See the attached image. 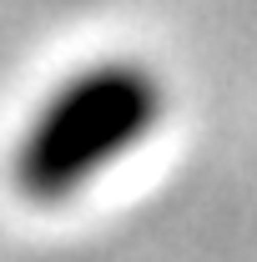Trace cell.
<instances>
[{
  "instance_id": "6da1fadb",
  "label": "cell",
  "mask_w": 257,
  "mask_h": 262,
  "mask_svg": "<svg viewBox=\"0 0 257 262\" xmlns=\"http://www.w3.org/2000/svg\"><path fill=\"white\" fill-rule=\"evenodd\" d=\"M161 81L141 61H101L40 101L15 146V192L35 207H61L152 136L161 121Z\"/></svg>"
}]
</instances>
